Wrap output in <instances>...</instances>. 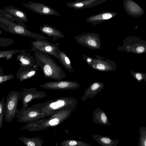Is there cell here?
Instances as JSON below:
<instances>
[{
    "mask_svg": "<svg viewBox=\"0 0 146 146\" xmlns=\"http://www.w3.org/2000/svg\"><path fill=\"white\" fill-rule=\"evenodd\" d=\"M76 107H72L56 112L47 118L27 123L20 128L30 131H40L47 128L60 125L70 116Z\"/></svg>",
    "mask_w": 146,
    "mask_h": 146,
    "instance_id": "obj_1",
    "label": "cell"
},
{
    "mask_svg": "<svg viewBox=\"0 0 146 146\" xmlns=\"http://www.w3.org/2000/svg\"><path fill=\"white\" fill-rule=\"evenodd\" d=\"M35 65L40 68L44 77L56 80H60L66 76L62 68L48 54L34 50Z\"/></svg>",
    "mask_w": 146,
    "mask_h": 146,
    "instance_id": "obj_2",
    "label": "cell"
},
{
    "mask_svg": "<svg viewBox=\"0 0 146 146\" xmlns=\"http://www.w3.org/2000/svg\"><path fill=\"white\" fill-rule=\"evenodd\" d=\"M42 104L43 109L48 117L61 110L76 107L77 101L72 97H63L50 100Z\"/></svg>",
    "mask_w": 146,
    "mask_h": 146,
    "instance_id": "obj_3",
    "label": "cell"
},
{
    "mask_svg": "<svg viewBox=\"0 0 146 146\" xmlns=\"http://www.w3.org/2000/svg\"><path fill=\"white\" fill-rule=\"evenodd\" d=\"M0 28L11 34L29 37L36 40L48 39L43 35L31 32L23 26L11 22L0 15Z\"/></svg>",
    "mask_w": 146,
    "mask_h": 146,
    "instance_id": "obj_4",
    "label": "cell"
},
{
    "mask_svg": "<svg viewBox=\"0 0 146 146\" xmlns=\"http://www.w3.org/2000/svg\"><path fill=\"white\" fill-rule=\"evenodd\" d=\"M16 113L17 121L19 122L27 123L48 117L41 103L35 104L22 111L17 109Z\"/></svg>",
    "mask_w": 146,
    "mask_h": 146,
    "instance_id": "obj_5",
    "label": "cell"
},
{
    "mask_svg": "<svg viewBox=\"0 0 146 146\" xmlns=\"http://www.w3.org/2000/svg\"><path fill=\"white\" fill-rule=\"evenodd\" d=\"M21 98L20 92L12 90L8 94L6 99L4 108L5 121L10 123L15 117L19 102Z\"/></svg>",
    "mask_w": 146,
    "mask_h": 146,
    "instance_id": "obj_6",
    "label": "cell"
},
{
    "mask_svg": "<svg viewBox=\"0 0 146 146\" xmlns=\"http://www.w3.org/2000/svg\"><path fill=\"white\" fill-rule=\"evenodd\" d=\"M120 52L122 50L136 54L146 52V41L137 36H131L125 38L122 46L117 48Z\"/></svg>",
    "mask_w": 146,
    "mask_h": 146,
    "instance_id": "obj_7",
    "label": "cell"
},
{
    "mask_svg": "<svg viewBox=\"0 0 146 146\" xmlns=\"http://www.w3.org/2000/svg\"><path fill=\"white\" fill-rule=\"evenodd\" d=\"M74 39L79 44L91 50L101 48V42L100 35L98 33H84L76 36Z\"/></svg>",
    "mask_w": 146,
    "mask_h": 146,
    "instance_id": "obj_8",
    "label": "cell"
},
{
    "mask_svg": "<svg viewBox=\"0 0 146 146\" xmlns=\"http://www.w3.org/2000/svg\"><path fill=\"white\" fill-rule=\"evenodd\" d=\"M32 46L31 50H37L51 55L56 58L60 62V60L58 53L59 49L57 43L53 44L43 39H37L31 43Z\"/></svg>",
    "mask_w": 146,
    "mask_h": 146,
    "instance_id": "obj_9",
    "label": "cell"
},
{
    "mask_svg": "<svg viewBox=\"0 0 146 146\" xmlns=\"http://www.w3.org/2000/svg\"><path fill=\"white\" fill-rule=\"evenodd\" d=\"M37 89L36 88H31L28 89L23 88L21 90L20 101L22 102L23 106L20 111H23L28 108L29 104L33 100L46 97V94L45 92L37 91Z\"/></svg>",
    "mask_w": 146,
    "mask_h": 146,
    "instance_id": "obj_10",
    "label": "cell"
},
{
    "mask_svg": "<svg viewBox=\"0 0 146 146\" xmlns=\"http://www.w3.org/2000/svg\"><path fill=\"white\" fill-rule=\"evenodd\" d=\"M80 86L79 83L74 81L60 80L44 83L40 85V87L50 90H71L78 88Z\"/></svg>",
    "mask_w": 146,
    "mask_h": 146,
    "instance_id": "obj_11",
    "label": "cell"
},
{
    "mask_svg": "<svg viewBox=\"0 0 146 146\" xmlns=\"http://www.w3.org/2000/svg\"><path fill=\"white\" fill-rule=\"evenodd\" d=\"M94 56L96 58H92V61L89 65L93 69L104 72H111L116 70L117 66L115 61L96 54Z\"/></svg>",
    "mask_w": 146,
    "mask_h": 146,
    "instance_id": "obj_12",
    "label": "cell"
},
{
    "mask_svg": "<svg viewBox=\"0 0 146 146\" xmlns=\"http://www.w3.org/2000/svg\"><path fill=\"white\" fill-rule=\"evenodd\" d=\"M23 5L27 9L38 14L46 15L61 16L57 11L42 3L29 1L24 3Z\"/></svg>",
    "mask_w": 146,
    "mask_h": 146,
    "instance_id": "obj_13",
    "label": "cell"
},
{
    "mask_svg": "<svg viewBox=\"0 0 146 146\" xmlns=\"http://www.w3.org/2000/svg\"><path fill=\"white\" fill-rule=\"evenodd\" d=\"M106 1V0H77L74 2H67L66 5L69 7L80 9L94 7Z\"/></svg>",
    "mask_w": 146,
    "mask_h": 146,
    "instance_id": "obj_14",
    "label": "cell"
},
{
    "mask_svg": "<svg viewBox=\"0 0 146 146\" xmlns=\"http://www.w3.org/2000/svg\"><path fill=\"white\" fill-rule=\"evenodd\" d=\"M117 15L115 12L110 11L103 12L95 15L91 16L86 20L88 23L94 25H99L102 22L109 20Z\"/></svg>",
    "mask_w": 146,
    "mask_h": 146,
    "instance_id": "obj_15",
    "label": "cell"
},
{
    "mask_svg": "<svg viewBox=\"0 0 146 146\" xmlns=\"http://www.w3.org/2000/svg\"><path fill=\"white\" fill-rule=\"evenodd\" d=\"M123 6L127 13L132 17H140L145 13L142 8L131 0H123Z\"/></svg>",
    "mask_w": 146,
    "mask_h": 146,
    "instance_id": "obj_16",
    "label": "cell"
},
{
    "mask_svg": "<svg viewBox=\"0 0 146 146\" xmlns=\"http://www.w3.org/2000/svg\"><path fill=\"white\" fill-rule=\"evenodd\" d=\"M38 70L36 65L31 67L20 66L16 74V78L21 82L31 78L36 75Z\"/></svg>",
    "mask_w": 146,
    "mask_h": 146,
    "instance_id": "obj_17",
    "label": "cell"
},
{
    "mask_svg": "<svg viewBox=\"0 0 146 146\" xmlns=\"http://www.w3.org/2000/svg\"><path fill=\"white\" fill-rule=\"evenodd\" d=\"M105 85L104 83L95 82L92 83L84 91V95L81 98L82 101L88 98H91L103 89Z\"/></svg>",
    "mask_w": 146,
    "mask_h": 146,
    "instance_id": "obj_18",
    "label": "cell"
},
{
    "mask_svg": "<svg viewBox=\"0 0 146 146\" xmlns=\"http://www.w3.org/2000/svg\"><path fill=\"white\" fill-rule=\"evenodd\" d=\"M39 29L43 33L52 37V41L59 39L64 36V35L58 29L47 24H43L42 26L40 27Z\"/></svg>",
    "mask_w": 146,
    "mask_h": 146,
    "instance_id": "obj_19",
    "label": "cell"
},
{
    "mask_svg": "<svg viewBox=\"0 0 146 146\" xmlns=\"http://www.w3.org/2000/svg\"><path fill=\"white\" fill-rule=\"evenodd\" d=\"M92 119L96 123L105 126L111 125L106 113L99 107L94 111Z\"/></svg>",
    "mask_w": 146,
    "mask_h": 146,
    "instance_id": "obj_20",
    "label": "cell"
},
{
    "mask_svg": "<svg viewBox=\"0 0 146 146\" xmlns=\"http://www.w3.org/2000/svg\"><path fill=\"white\" fill-rule=\"evenodd\" d=\"M16 60L20 62V66L34 67L35 66L34 58L29 52H26L20 53L18 54Z\"/></svg>",
    "mask_w": 146,
    "mask_h": 146,
    "instance_id": "obj_21",
    "label": "cell"
},
{
    "mask_svg": "<svg viewBox=\"0 0 146 146\" xmlns=\"http://www.w3.org/2000/svg\"><path fill=\"white\" fill-rule=\"evenodd\" d=\"M92 138L102 146H117L119 142L118 139H113L107 136L94 134L92 135Z\"/></svg>",
    "mask_w": 146,
    "mask_h": 146,
    "instance_id": "obj_22",
    "label": "cell"
},
{
    "mask_svg": "<svg viewBox=\"0 0 146 146\" xmlns=\"http://www.w3.org/2000/svg\"><path fill=\"white\" fill-rule=\"evenodd\" d=\"M4 10L22 22H27L28 21L27 15L25 12L14 7L7 6L4 8Z\"/></svg>",
    "mask_w": 146,
    "mask_h": 146,
    "instance_id": "obj_23",
    "label": "cell"
},
{
    "mask_svg": "<svg viewBox=\"0 0 146 146\" xmlns=\"http://www.w3.org/2000/svg\"><path fill=\"white\" fill-rule=\"evenodd\" d=\"M58 53L60 59V62L63 67L71 74H73L74 72V70L70 59L67 54L64 51L61 50L59 49L58 51Z\"/></svg>",
    "mask_w": 146,
    "mask_h": 146,
    "instance_id": "obj_24",
    "label": "cell"
},
{
    "mask_svg": "<svg viewBox=\"0 0 146 146\" xmlns=\"http://www.w3.org/2000/svg\"><path fill=\"white\" fill-rule=\"evenodd\" d=\"M19 139L26 146H42L44 141L38 137H22L19 138Z\"/></svg>",
    "mask_w": 146,
    "mask_h": 146,
    "instance_id": "obj_25",
    "label": "cell"
},
{
    "mask_svg": "<svg viewBox=\"0 0 146 146\" xmlns=\"http://www.w3.org/2000/svg\"><path fill=\"white\" fill-rule=\"evenodd\" d=\"M62 146H94L80 140L65 139L60 143Z\"/></svg>",
    "mask_w": 146,
    "mask_h": 146,
    "instance_id": "obj_26",
    "label": "cell"
},
{
    "mask_svg": "<svg viewBox=\"0 0 146 146\" xmlns=\"http://www.w3.org/2000/svg\"><path fill=\"white\" fill-rule=\"evenodd\" d=\"M28 51H31V50H12L0 51V58H5L6 60H9L12 58L13 55L15 54Z\"/></svg>",
    "mask_w": 146,
    "mask_h": 146,
    "instance_id": "obj_27",
    "label": "cell"
},
{
    "mask_svg": "<svg viewBox=\"0 0 146 146\" xmlns=\"http://www.w3.org/2000/svg\"><path fill=\"white\" fill-rule=\"evenodd\" d=\"M0 15L2 17L5 18L13 23L16 21L19 25L23 26L27 28V27L22 21L16 17L7 13L4 10L0 9Z\"/></svg>",
    "mask_w": 146,
    "mask_h": 146,
    "instance_id": "obj_28",
    "label": "cell"
},
{
    "mask_svg": "<svg viewBox=\"0 0 146 146\" xmlns=\"http://www.w3.org/2000/svg\"><path fill=\"white\" fill-rule=\"evenodd\" d=\"M139 130L140 136L138 146H146V127L141 126Z\"/></svg>",
    "mask_w": 146,
    "mask_h": 146,
    "instance_id": "obj_29",
    "label": "cell"
},
{
    "mask_svg": "<svg viewBox=\"0 0 146 146\" xmlns=\"http://www.w3.org/2000/svg\"><path fill=\"white\" fill-rule=\"evenodd\" d=\"M130 71L131 76L139 82L141 83L143 80L146 82L145 73L142 72H134L131 69L130 70Z\"/></svg>",
    "mask_w": 146,
    "mask_h": 146,
    "instance_id": "obj_30",
    "label": "cell"
},
{
    "mask_svg": "<svg viewBox=\"0 0 146 146\" xmlns=\"http://www.w3.org/2000/svg\"><path fill=\"white\" fill-rule=\"evenodd\" d=\"M14 78L12 74H4L2 67H0V84H3L6 81L12 80Z\"/></svg>",
    "mask_w": 146,
    "mask_h": 146,
    "instance_id": "obj_31",
    "label": "cell"
},
{
    "mask_svg": "<svg viewBox=\"0 0 146 146\" xmlns=\"http://www.w3.org/2000/svg\"><path fill=\"white\" fill-rule=\"evenodd\" d=\"M5 96V95L4 94L0 101V131L2 128L3 123Z\"/></svg>",
    "mask_w": 146,
    "mask_h": 146,
    "instance_id": "obj_32",
    "label": "cell"
},
{
    "mask_svg": "<svg viewBox=\"0 0 146 146\" xmlns=\"http://www.w3.org/2000/svg\"><path fill=\"white\" fill-rule=\"evenodd\" d=\"M15 43L13 39L8 38L0 37V47H5Z\"/></svg>",
    "mask_w": 146,
    "mask_h": 146,
    "instance_id": "obj_33",
    "label": "cell"
},
{
    "mask_svg": "<svg viewBox=\"0 0 146 146\" xmlns=\"http://www.w3.org/2000/svg\"><path fill=\"white\" fill-rule=\"evenodd\" d=\"M82 56L83 59L86 62L87 65H89L92 61V58L84 54H82Z\"/></svg>",
    "mask_w": 146,
    "mask_h": 146,
    "instance_id": "obj_34",
    "label": "cell"
},
{
    "mask_svg": "<svg viewBox=\"0 0 146 146\" xmlns=\"http://www.w3.org/2000/svg\"><path fill=\"white\" fill-rule=\"evenodd\" d=\"M2 31L0 30V35L2 33Z\"/></svg>",
    "mask_w": 146,
    "mask_h": 146,
    "instance_id": "obj_35",
    "label": "cell"
}]
</instances>
